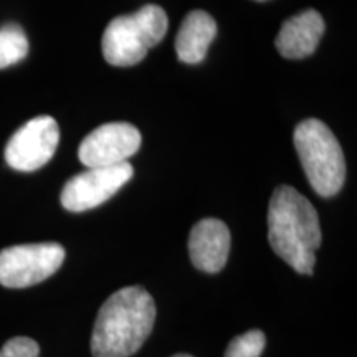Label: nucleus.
Returning a JSON list of instances; mask_svg holds the SVG:
<instances>
[{"instance_id": "1", "label": "nucleus", "mask_w": 357, "mask_h": 357, "mask_svg": "<svg viewBox=\"0 0 357 357\" xmlns=\"http://www.w3.org/2000/svg\"><path fill=\"white\" fill-rule=\"evenodd\" d=\"M321 225L316 208L291 185L276 187L268 205V242L281 260L301 275H312Z\"/></svg>"}, {"instance_id": "2", "label": "nucleus", "mask_w": 357, "mask_h": 357, "mask_svg": "<svg viewBox=\"0 0 357 357\" xmlns=\"http://www.w3.org/2000/svg\"><path fill=\"white\" fill-rule=\"evenodd\" d=\"M155 323L153 296L142 287L121 288L98 311L91 334L93 357H131L151 336Z\"/></svg>"}, {"instance_id": "3", "label": "nucleus", "mask_w": 357, "mask_h": 357, "mask_svg": "<svg viewBox=\"0 0 357 357\" xmlns=\"http://www.w3.org/2000/svg\"><path fill=\"white\" fill-rule=\"evenodd\" d=\"M294 149L310 184L321 197H333L346 181V160L331 129L310 118L294 129Z\"/></svg>"}, {"instance_id": "4", "label": "nucleus", "mask_w": 357, "mask_h": 357, "mask_svg": "<svg viewBox=\"0 0 357 357\" xmlns=\"http://www.w3.org/2000/svg\"><path fill=\"white\" fill-rule=\"evenodd\" d=\"M167 15L159 6H144L131 15L116 17L102 33V55L113 66H132L144 60L167 32Z\"/></svg>"}, {"instance_id": "5", "label": "nucleus", "mask_w": 357, "mask_h": 357, "mask_svg": "<svg viewBox=\"0 0 357 357\" xmlns=\"http://www.w3.org/2000/svg\"><path fill=\"white\" fill-rule=\"evenodd\" d=\"M65 261L60 243H29L0 250V284L20 289L38 284L55 275Z\"/></svg>"}, {"instance_id": "6", "label": "nucleus", "mask_w": 357, "mask_h": 357, "mask_svg": "<svg viewBox=\"0 0 357 357\" xmlns=\"http://www.w3.org/2000/svg\"><path fill=\"white\" fill-rule=\"evenodd\" d=\"M134 169L129 162L111 167H86L66 182L61 190V205L68 212H86L105 204L131 181Z\"/></svg>"}, {"instance_id": "7", "label": "nucleus", "mask_w": 357, "mask_h": 357, "mask_svg": "<svg viewBox=\"0 0 357 357\" xmlns=\"http://www.w3.org/2000/svg\"><path fill=\"white\" fill-rule=\"evenodd\" d=\"M60 142V128L52 116H37L17 129L6 146V160L12 169L33 172L50 162Z\"/></svg>"}, {"instance_id": "8", "label": "nucleus", "mask_w": 357, "mask_h": 357, "mask_svg": "<svg viewBox=\"0 0 357 357\" xmlns=\"http://www.w3.org/2000/svg\"><path fill=\"white\" fill-rule=\"evenodd\" d=\"M139 147L141 132L132 124L108 123L84 137L78 158L84 167H111L128 162Z\"/></svg>"}, {"instance_id": "9", "label": "nucleus", "mask_w": 357, "mask_h": 357, "mask_svg": "<svg viewBox=\"0 0 357 357\" xmlns=\"http://www.w3.org/2000/svg\"><path fill=\"white\" fill-rule=\"evenodd\" d=\"M231 236L229 227L218 218H204L190 230L189 255L197 270L218 273L227 265Z\"/></svg>"}, {"instance_id": "10", "label": "nucleus", "mask_w": 357, "mask_h": 357, "mask_svg": "<svg viewBox=\"0 0 357 357\" xmlns=\"http://www.w3.org/2000/svg\"><path fill=\"white\" fill-rule=\"evenodd\" d=\"M324 33V20L319 12L305 10L281 25L275 45L281 56L301 60L314 53Z\"/></svg>"}, {"instance_id": "11", "label": "nucleus", "mask_w": 357, "mask_h": 357, "mask_svg": "<svg viewBox=\"0 0 357 357\" xmlns=\"http://www.w3.org/2000/svg\"><path fill=\"white\" fill-rule=\"evenodd\" d=\"M217 35L215 20L204 10L187 13L176 38L177 58L184 63H200Z\"/></svg>"}, {"instance_id": "12", "label": "nucleus", "mask_w": 357, "mask_h": 357, "mask_svg": "<svg viewBox=\"0 0 357 357\" xmlns=\"http://www.w3.org/2000/svg\"><path fill=\"white\" fill-rule=\"evenodd\" d=\"M29 53V40L19 25L8 24L0 29V70L24 60Z\"/></svg>"}, {"instance_id": "13", "label": "nucleus", "mask_w": 357, "mask_h": 357, "mask_svg": "<svg viewBox=\"0 0 357 357\" xmlns=\"http://www.w3.org/2000/svg\"><path fill=\"white\" fill-rule=\"evenodd\" d=\"M265 346V334L260 329H252L231 339L225 351V357H260Z\"/></svg>"}, {"instance_id": "14", "label": "nucleus", "mask_w": 357, "mask_h": 357, "mask_svg": "<svg viewBox=\"0 0 357 357\" xmlns=\"http://www.w3.org/2000/svg\"><path fill=\"white\" fill-rule=\"evenodd\" d=\"M40 347L30 337H13L0 349V357H38Z\"/></svg>"}, {"instance_id": "15", "label": "nucleus", "mask_w": 357, "mask_h": 357, "mask_svg": "<svg viewBox=\"0 0 357 357\" xmlns=\"http://www.w3.org/2000/svg\"><path fill=\"white\" fill-rule=\"evenodd\" d=\"M172 357H192V356H189V354H176V356H172Z\"/></svg>"}, {"instance_id": "16", "label": "nucleus", "mask_w": 357, "mask_h": 357, "mask_svg": "<svg viewBox=\"0 0 357 357\" xmlns=\"http://www.w3.org/2000/svg\"><path fill=\"white\" fill-rule=\"evenodd\" d=\"M258 2H265V0H258Z\"/></svg>"}]
</instances>
